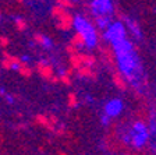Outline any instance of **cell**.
I'll return each instance as SVG.
<instances>
[{"mask_svg":"<svg viewBox=\"0 0 156 155\" xmlns=\"http://www.w3.org/2000/svg\"><path fill=\"white\" fill-rule=\"evenodd\" d=\"M64 13H66V9L62 7V6H58V4L52 9V16L56 17V18H58V17L62 16V14H64Z\"/></svg>","mask_w":156,"mask_h":155,"instance_id":"17","label":"cell"},{"mask_svg":"<svg viewBox=\"0 0 156 155\" xmlns=\"http://www.w3.org/2000/svg\"><path fill=\"white\" fill-rule=\"evenodd\" d=\"M74 25L77 28V32L82 34L85 38V45H88L89 48L95 46L96 43V35H95V29L91 24L88 23L87 20H84L82 17H75L74 18Z\"/></svg>","mask_w":156,"mask_h":155,"instance_id":"1","label":"cell"},{"mask_svg":"<svg viewBox=\"0 0 156 155\" xmlns=\"http://www.w3.org/2000/svg\"><path fill=\"white\" fill-rule=\"evenodd\" d=\"M92 7L98 14H106L112 11V3L110 0H94Z\"/></svg>","mask_w":156,"mask_h":155,"instance_id":"4","label":"cell"},{"mask_svg":"<svg viewBox=\"0 0 156 155\" xmlns=\"http://www.w3.org/2000/svg\"><path fill=\"white\" fill-rule=\"evenodd\" d=\"M34 41H35L36 43H39V45H43L45 48H49V46L52 45L50 41H49L45 35H42V34H35V35H34Z\"/></svg>","mask_w":156,"mask_h":155,"instance_id":"10","label":"cell"},{"mask_svg":"<svg viewBox=\"0 0 156 155\" xmlns=\"http://www.w3.org/2000/svg\"><path fill=\"white\" fill-rule=\"evenodd\" d=\"M35 120L39 123V124H42V126L48 127L49 130H53V124L50 123V120H49L46 116H43V115H38V116L35 117Z\"/></svg>","mask_w":156,"mask_h":155,"instance_id":"12","label":"cell"},{"mask_svg":"<svg viewBox=\"0 0 156 155\" xmlns=\"http://www.w3.org/2000/svg\"><path fill=\"white\" fill-rule=\"evenodd\" d=\"M67 52L68 53H71V55H75V52H77V48H75L74 45H70L67 48Z\"/></svg>","mask_w":156,"mask_h":155,"instance_id":"25","label":"cell"},{"mask_svg":"<svg viewBox=\"0 0 156 155\" xmlns=\"http://www.w3.org/2000/svg\"><path fill=\"white\" fill-rule=\"evenodd\" d=\"M10 43V39L7 36H0V46L2 48H7Z\"/></svg>","mask_w":156,"mask_h":155,"instance_id":"22","label":"cell"},{"mask_svg":"<svg viewBox=\"0 0 156 155\" xmlns=\"http://www.w3.org/2000/svg\"><path fill=\"white\" fill-rule=\"evenodd\" d=\"M14 25H16V28L18 29L20 32H23V31L27 29V23H25V20H23V18H16L14 20Z\"/></svg>","mask_w":156,"mask_h":155,"instance_id":"15","label":"cell"},{"mask_svg":"<svg viewBox=\"0 0 156 155\" xmlns=\"http://www.w3.org/2000/svg\"><path fill=\"white\" fill-rule=\"evenodd\" d=\"M71 45H74L75 48H80V46H84L85 45V38L82 34L77 32L74 35V38L71 39Z\"/></svg>","mask_w":156,"mask_h":155,"instance_id":"11","label":"cell"},{"mask_svg":"<svg viewBox=\"0 0 156 155\" xmlns=\"http://www.w3.org/2000/svg\"><path fill=\"white\" fill-rule=\"evenodd\" d=\"M17 2H18V3H24V2H25V0H17Z\"/></svg>","mask_w":156,"mask_h":155,"instance_id":"26","label":"cell"},{"mask_svg":"<svg viewBox=\"0 0 156 155\" xmlns=\"http://www.w3.org/2000/svg\"><path fill=\"white\" fill-rule=\"evenodd\" d=\"M105 14H99V16L96 17V23L99 24L101 27H106L107 24H109V20L106 18V17H103Z\"/></svg>","mask_w":156,"mask_h":155,"instance_id":"19","label":"cell"},{"mask_svg":"<svg viewBox=\"0 0 156 155\" xmlns=\"http://www.w3.org/2000/svg\"><path fill=\"white\" fill-rule=\"evenodd\" d=\"M71 65H73V67H74V68H80V67H81L82 63H81L80 56H78V55H73L71 56Z\"/></svg>","mask_w":156,"mask_h":155,"instance_id":"18","label":"cell"},{"mask_svg":"<svg viewBox=\"0 0 156 155\" xmlns=\"http://www.w3.org/2000/svg\"><path fill=\"white\" fill-rule=\"evenodd\" d=\"M36 70L41 74V77L45 78V80H50L53 77V67L50 65H48L46 61H38Z\"/></svg>","mask_w":156,"mask_h":155,"instance_id":"6","label":"cell"},{"mask_svg":"<svg viewBox=\"0 0 156 155\" xmlns=\"http://www.w3.org/2000/svg\"><path fill=\"white\" fill-rule=\"evenodd\" d=\"M113 80H114V84L120 88V90H126V81L123 80V77H121L120 73H114Z\"/></svg>","mask_w":156,"mask_h":155,"instance_id":"14","label":"cell"},{"mask_svg":"<svg viewBox=\"0 0 156 155\" xmlns=\"http://www.w3.org/2000/svg\"><path fill=\"white\" fill-rule=\"evenodd\" d=\"M146 138H148V133L146 131H135V134H134L133 137V142L135 147H141L142 144H145Z\"/></svg>","mask_w":156,"mask_h":155,"instance_id":"8","label":"cell"},{"mask_svg":"<svg viewBox=\"0 0 156 155\" xmlns=\"http://www.w3.org/2000/svg\"><path fill=\"white\" fill-rule=\"evenodd\" d=\"M16 70H18V73L23 76V77H27V78H28V77H31V76H32V68H31L28 65H27L25 60H24V61H20V65L17 66Z\"/></svg>","mask_w":156,"mask_h":155,"instance_id":"9","label":"cell"},{"mask_svg":"<svg viewBox=\"0 0 156 155\" xmlns=\"http://www.w3.org/2000/svg\"><path fill=\"white\" fill-rule=\"evenodd\" d=\"M134 130H135V131H136V133H138V131H146L145 126H144L142 123H136L135 126H134Z\"/></svg>","mask_w":156,"mask_h":155,"instance_id":"24","label":"cell"},{"mask_svg":"<svg viewBox=\"0 0 156 155\" xmlns=\"http://www.w3.org/2000/svg\"><path fill=\"white\" fill-rule=\"evenodd\" d=\"M78 74L81 76V77H89V78L95 77V74L92 73L91 66H84V67H80V68H78Z\"/></svg>","mask_w":156,"mask_h":155,"instance_id":"13","label":"cell"},{"mask_svg":"<svg viewBox=\"0 0 156 155\" xmlns=\"http://www.w3.org/2000/svg\"><path fill=\"white\" fill-rule=\"evenodd\" d=\"M3 60H2V66H3V68H6V70H11V68H17V66L20 65V61H21V59L16 57V56L10 55V53H7V52H4L3 53Z\"/></svg>","mask_w":156,"mask_h":155,"instance_id":"5","label":"cell"},{"mask_svg":"<svg viewBox=\"0 0 156 155\" xmlns=\"http://www.w3.org/2000/svg\"><path fill=\"white\" fill-rule=\"evenodd\" d=\"M106 39H109L112 43L116 42V41H120L124 38V27L123 24H113V25L109 28V31L106 32Z\"/></svg>","mask_w":156,"mask_h":155,"instance_id":"2","label":"cell"},{"mask_svg":"<svg viewBox=\"0 0 156 155\" xmlns=\"http://www.w3.org/2000/svg\"><path fill=\"white\" fill-rule=\"evenodd\" d=\"M78 56L81 59V63L85 66H91L92 67V65L95 63V59L92 57V56H88V55H78Z\"/></svg>","mask_w":156,"mask_h":155,"instance_id":"16","label":"cell"},{"mask_svg":"<svg viewBox=\"0 0 156 155\" xmlns=\"http://www.w3.org/2000/svg\"><path fill=\"white\" fill-rule=\"evenodd\" d=\"M60 81H62V83H64L66 85H70V84H71V80H70V77H68L67 74H64V73H62V77H60Z\"/></svg>","mask_w":156,"mask_h":155,"instance_id":"23","label":"cell"},{"mask_svg":"<svg viewBox=\"0 0 156 155\" xmlns=\"http://www.w3.org/2000/svg\"><path fill=\"white\" fill-rule=\"evenodd\" d=\"M123 109V103L119 99H113L106 105V113L107 116H116L120 113V110Z\"/></svg>","mask_w":156,"mask_h":155,"instance_id":"7","label":"cell"},{"mask_svg":"<svg viewBox=\"0 0 156 155\" xmlns=\"http://www.w3.org/2000/svg\"><path fill=\"white\" fill-rule=\"evenodd\" d=\"M0 18H2V16H0Z\"/></svg>","mask_w":156,"mask_h":155,"instance_id":"27","label":"cell"},{"mask_svg":"<svg viewBox=\"0 0 156 155\" xmlns=\"http://www.w3.org/2000/svg\"><path fill=\"white\" fill-rule=\"evenodd\" d=\"M73 24H74V18H73V16L70 13H67V11L57 18V28L63 29V31H68V29L73 27Z\"/></svg>","mask_w":156,"mask_h":155,"instance_id":"3","label":"cell"},{"mask_svg":"<svg viewBox=\"0 0 156 155\" xmlns=\"http://www.w3.org/2000/svg\"><path fill=\"white\" fill-rule=\"evenodd\" d=\"M57 4L58 6L64 7V9H67V7H73V3L70 2V0H57Z\"/></svg>","mask_w":156,"mask_h":155,"instance_id":"21","label":"cell"},{"mask_svg":"<svg viewBox=\"0 0 156 155\" xmlns=\"http://www.w3.org/2000/svg\"><path fill=\"white\" fill-rule=\"evenodd\" d=\"M68 106L70 108L77 106V97H75V94H73V92L68 95Z\"/></svg>","mask_w":156,"mask_h":155,"instance_id":"20","label":"cell"}]
</instances>
